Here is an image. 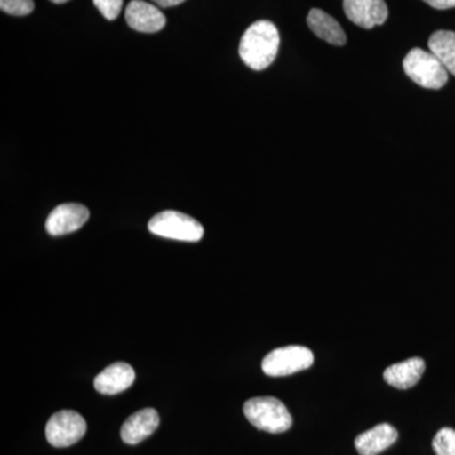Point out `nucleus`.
<instances>
[{"label": "nucleus", "instance_id": "nucleus-5", "mask_svg": "<svg viewBox=\"0 0 455 455\" xmlns=\"http://www.w3.org/2000/svg\"><path fill=\"white\" fill-rule=\"evenodd\" d=\"M314 355L307 347H283L269 352L262 361V371L267 376H290L313 366Z\"/></svg>", "mask_w": 455, "mask_h": 455}, {"label": "nucleus", "instance_id": "nucleus-13", "mask_svg": "<svg viewBox=\"0 0 455 455\" xmlns=\"http://www.w3.org/2000/svg\"><path fill=\"white\" fill-rule=\"evenodd\" d=\"M397 438V430L392 425L379 424L372 429L359 434L355 445L361 455H377L394 445Z\"/></svg>", "mask_w": 455, "mask_h": 455}, {"label": "nucleus", "instance_id": "nucleus-7", "mask_svg": "<svg viewBox=\"0 0 455 455\" xmlns=\"http://www.w3.org/2000/svg\"><path fill=\"white\" fill-rule=\"evenodd\" d=\"M89 215L88 208L82 204H62L50 212L46 220L47 233L52 236L70 235L88 221Z\"/></svg>", "mask_w": 455, "mask_h": 455}, {"label": "nucleus", "instance_id": "nucleus-10", "mask_svg": "<svg viewBox=\"0 0 455 455\" xmlns=\"http://www.w3.org/2000/svg\"><path fill=\"white\" fill-rule=\"evenodd\" d=\"M136 379L133 368L124 362L110 364L95 377V390L103 395H116L128 390Z\"/></svg>", "mask_w": 455, "mask_h": 455}, {"label": "nucleus", "instance_id": "nucleus-17", "mask_svg": "<svg viewBox=\"0 0 455 455\" xmlns=\"http://www.w3.org/2000/svg\"><path fill=\"white\" fill-rule=\"evenodd\" d=\"M0 9L11 16L22 17L32 13L35 3L33 0H0Z\"/></svg>", "mask_w": 455, "mask_h": 455}, {"label": "nucleus", "instance_id": "nucleus-3", "mask_svg": "<svg viewBox=\"0 0 455 455\" xmlns=\"http://www.w3.org/2000/svg\"><path fill=\"white\" fill-rule=\"evenodd\" d=\"M407 76L425 89H440L448 82V70L429 51L412 49L403 60Z\"/></svg>", "mask_w": 455, "mask_h": 455}, {"label": "nucleus", "instance_id": "nucleus-1", "mask_svg": "<svg viewBox=\"0 0 455 455\" xmlns=\"http://www.w3.org/2000/svg\"><path fill=\"white\" fill-rule=\"evenodd\" d=\"M280 47V33L269 20H259L248 27L239 44V55L253 70L267 68L276 59Z\"/></svg>", "mask_w": 455, "mask_h": 455}, {"label": "nucleus", "instance_id": "nucleus-19", "mask_svg": "<svg viewBox=\"0 0 455 455\" xmlns=\"http://www.w3.org/2000/svg\"><path fill=\"white\" fill-rule=\"evenodd\" d=\"M424 2L435 9L455 8V0H424Z\"/></svg>", "mask_w": 455, "mask_h": 455}, {"label": "nucleus", "instance_id": "nucleus-20", "mask_svg": "<svg viewBox=\"0 0 455 455\" xmlns=\"http://www.w3.org/2000/svg\"><path fill=\"white\" fill-rule=\"evenodd\" d=\"M156 4L160 5V7L169 8L175 7V5L181 4L185 0H152Z\"/></svg>", "mask_w": 455, "mask_h": 455}, {"label": "nucleus", "instance_id": "nucleus-11", "mask_svg": "<svg viewBox=\"0 0 455 455\" xmlns=\"http://www.w3.org/2000/svg\"><path fill=\"white\" fill-rule=\"evenodd\" d=\"M160 425V416L155 409H143L131 415L121 429L123 442L136 445L151 436Z\"/></svg>", "mask_w": 455, "mask_h": 455}, {"label": "nucleus", "instance_id": "nucleus-16", "mask_svg": "<svg viewBox=\"0 0 455 455\" xmlns=\"http://www.w3.org/2000/svg\"><path fill=\"white\" fill-rule=\"evenodd\" d=\"M433 449L436 455H455V430L440 429L433 440Z\"/></svg>", "mask_w": 455, "mask_h": 455}, {"label": "nucleus", "instance_id": "nucleus-9", "mask_svg": "<svg viewBox=\"0 0 455 455\" xmlns=\"http://www.w3.org/2000/svg\"><path fill=\"white\" fill-rule=\"evenodd\" d=\"M125 20L134 31L155 33L166 26V17L155 5L143 0H132L125 9Z\"/></svg>", "mask_w": 455, "mask_h": 455}, {"label": "nucleus", "instance_id": "nucleus-15", "mask_svg": "<svg viewBox=\"0 0 455 455\" xmlns=\"http://www.w3.org/2000/svg\"><path fill=\"white\" fill-rule=\"evenodd\" d=\"M430 52L438 57L445 66L448 73L455 76V32L438 31L431 35L429 40Z\"/></svg>", "mask_w": 455, "mask_h": 455}, {"label": "nucleus", "instance_id": "nucleus-8", "mask_svg": "<svg viewBox=\"0 0 455 455\" xmlns=\"http://www.w3.org/2000/svg\"><path fill=\"white\" fill-rule=\"evenodd\" d=\"M343 7L348 20L364 29L383 25L388 17L385 0H343Z\"/></svg>", "mask_w": 455, "mask_h": 455}, {"label": "nucleus", "instance_id": "nucleus-2", "mask_svg": "<svg viewBox=\"0 0 455 455\" xmlns=\"http://www.w3.org/2000/svg\"><path fill=\"white\" fill-rule=\"evenodd\" d=\"M245 418L257 429L271 434L284 433L292 427V418L283 401L276 397H254L244 403Z\"/></svg>", "mask_w": 455, "mask_h": 455}, {"label": "nucleus", "instance_id": "nucleus-14", "mask_svg": "<svg viewBox=\"0 0 455 455\" xmlns=\"http://www.w3.org/2000/svg\"><path fill=\"white\" fill-rule=\"evenodd\" d=\"M307 25L317 37L328 44H334V46L346 44L347 36L339 23L322 9H311L309 16H307Z\"/></svg>", "mask_w": 455, "mask_h": 455}, {"label": "nucleus", "instance_id": "nucleus-18", "mask_svg": "<svg viewBox=\"0 0 455 455\" xmlns=\"http://www.w3.org/2000/svg\"><path fill=\"white\" fill-rule=\"evenodd\" d=\"M104 18L114 20L118 18L123 7V0H92Z\"/></svg>", "mask_w": 455, "mask_h": 455}, {"label": "nucleus", "instance_id": "nucleus-21", "mask_svg": "<svg viewBox=\"0 0 455 455\" xmlns=\"http://www.w3.org/2000/svg\"><path fill=\"white\" fill-rule=\"evenodd\" d=\"M52 3H56V4H64V3L68 2V0H51Z\"/></svg>", "mask_w": 455, "mask_h": 455}, {"label": "nucleus", "instance_id": "nucleus-6", "mask_svg": "<svg viewBox=\"0 0 455 455\" xmlns=\"http://www.w3.org/2000/svg\"><path fill=\"white\" fill-rule=\"evenodd\" d=\"M86 429V421L79 412L62 410L51 416L46 425V438L52 447H70L85 435Z\"/></svg>", "mask_w": 455, "mask_h": 455}, {"label": "nucleus", "instance_id": "nucleus-12", "mask_svg": "<svg viewBox=\"0 0 455 455\" xmlns=\"http://www.w3.org/2000/svg\"><path fill=\"white\" fill-rule=\"evenodd\" d=\"M425 372V361L420 357H412L400 363L392 364L386 368L383 379L398 390H407L414 387L420 381Z\"/></svg>", "mask_w": 455, "mask_h": 455}, {"label": "nucleus", "instance_id": "nucleus-4", "mask_svg": "<svg viewBox=\"0 0 455 455\" xmlns=\"http://www.w3.org/2000/svg\"><path fill=\"white\" fill-rule=\"evenodd\" d=\"M148 229L152 235L182 242H199L204 235L199 221L175 211L158 212L149 220Z\"/></svg>", "mask_w": 455, "mask_h": 455}]
</instances>
